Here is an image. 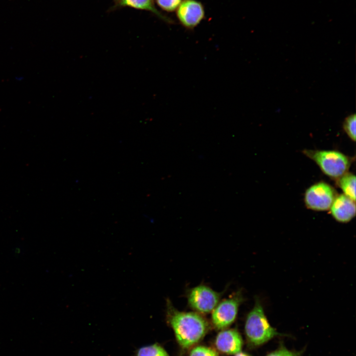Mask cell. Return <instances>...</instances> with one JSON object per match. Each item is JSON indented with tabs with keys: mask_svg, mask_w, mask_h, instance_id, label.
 <instances>
[{
	"mask_svg": "<svg viewBox=\"0 0 356 356\" xmlns=\"http://www.w3.org/2000/svg\"><path fill=\"white\" fill-rule=\"evenodd\" d=\"M118 6H128L132 8L149 11L162 20L169 23L173 21L161 13L155 6L154 0H118Z\"/></svg>",
	"mask_w": 356,
	"mask_h": 356,
	"instance_id": "cell-10",
	"label": "cell"
},
{
	"mask_svg": "<svg viewBox=\"0 0 356 356\" xmlns=\"http://www.w3.org/2000/svg\"><path fill=\"white\" fill-rule=\"evenodd\" d=\"M189 356H218V354L211 348L199 346L191 350Z\"/></svg>",
	"mask_w": 356,
	"mask_h": 356,
	"instance_id": "cell-15",
	"label": "cell"
},
{
	"mask_svg": "<svg viewBox=\"0 0 356 356\" xmlns=\"http://www.w3.org/2000/svg\"><path fill=\"white\" fill-rule=\"evenodd\" d=\"M299 353L290 351L285 348H280L267 356H299Z\"/></svg>",
	"mask_w": 356,
	"mask_h": 356,
	"instance_id": "cell-16",
	"label": "cell"
},
{
	"mask_svg": "<svg viewBox=\"0 0 356 356\" xmlns=\"http://www.w3.org/2000/svg\"><path fill=\"white\" fill-rule=\"evenodd\" d=\"M243 301L240 291L220 301L212 312V322L215 327L221 329L230 325L235 320L239 308Z\"/></svg>",
	"mask_w": 356,
	"mask_h": 356,
	"instance_id": "cell-5",
	"label": "cell"
},
{
	"mask_svg": "<svg viewBox=\"0 0 356 356\" xmlns=\"http://www.w3.org/2000/svg\"><path fill=\"white\" fill-rule=\"evenodd\" d=\"M338 185L344 194L356 201V177L354 175L346 173L338 181Z\"/></svg>",
	"mask_w": 356,
	"mask_h": 356,
	"instance_id": "cell-11",
	"label": "cell"
},
{
	"mask_svg": "<svg viewBox=\"0 0 356 356\" xmlns=\"http://www.w3.org/2000/svg\"><path fill=\"white\" fill-rule=\"evenodd\" d=\"M330 209L333 217L340 222H348L356 215L355 201L345 194L336 196Z\"/></svg>",
	"mask_w": 356,
	"mask_h": 356,
	"instance_id": "cell-9",
	"label": "cell"
},
{
	"mask_svg": "<svg viewBox=\"0 0 356 356\" xmlns=\"http://www.w3.org/2000/svg\"><path fill=\"white\" fill-rule=\"evenodd\" d=\"M136 356H169L166 350L160 345L154 344L144 346L136 352Z\"/></svg>",
	"mask_w": 356,
	"mask_h": 356,
	"instance_id": "cell-12",
	"label": "cell"
},
{
	"mask_svg": "<svg viewBox=\"0 0 356 356\" xmlns=\"http://www.w3.org/2000/svg\"><path fill=\"white\" fill-rule=\"evenodd\" d=\"M356 115L353 114L347 117L343 123L344 131L354 141L356 140Z\"/></svg>",
	"mask_w": 356,
	"mask_h": 356,
	"instance_id": "cell-13",
	"label": "cell"
},
{
	"mask_svg": "<svg viewBox=\"0 0 356 356\" xmlns=\"http://www.w3.org/2000/svg\"><path fill=\"white\" fill-rule=\"evenodd\" d=\"M176 15L184 27L192 29L204 19V7L200 1L196 0H183L176 10Z\"/></svg>",
	"mask_w": 356,
	"mask_h": 356,
	"instance_id": "cell-7",
	"label": "cell"
},
{
	"mask_svg": "<svg viewBox=\"0 0 356 356\" xmlns=\"http://www.w3.org/2000/svg\"><path fill=\"white\" fill-rule=\"evenodd\" d=\"M222 293L200 284L191 288L187 294L189 307L196 312L207 314L213 311L220 302Z\"/></svg>",
	"mask_w": 356,
	"mask_h": 356,
	"instance_id": "cell-4",
	"label": "cell"
},
{
	"mask_svg": "<svg viewBox=\"0 0 356 356\" xmlns=\"http://www.w3.org/2000/svg\"><path fill=\"white\" fill-rule=\"evenodd\" d=\"M304 152L316 162L325 174L332 178H339L347 173L350 165L348 157L339 151L305 150Z\"/></svg>",
	"mask_w": 356,
	"mask_h": 356,
	"instance_id": "cell-3",
	"label": "cell"
},
{
	"mask_svg": "<svg viewBox=\"0 0 356 356\" xmlns=\"http://www.w3.org/2000/svg\"><path fill=\"white\" fill-rule=\"evenodd\" d=\"M235 356H250L247 355L246 353L240 352L238 353L237 354H235Z\"/></svg>",
	"mask_w": 356,
	"mask_h": 356,
	"instance_id": "cell-17",
	"label": "cell"
},
{
	"mask_svg": "<svg viewBox=\"0 0 356 356\" xmlns=\"http://www.w3.org/2000/svg\"><path fill=\"white\" fill-rule=\"evenodd\" d=\"M245 331L248 340L255 346L262 345L278 334L268 322L258 298L247 316Z\"/></svg>",
	"mask_w": 356,
	"mask_h": 356,
	"instance_id": "cell-2",
	"label": "cell"
},
{
	"mask_svg": "<svg viewBox=\"0 0 356 356\" xmlns=\"http://www.w3.org/2000/svg\"><path fill=\"white\" fill-rule=\"evenodd\" d=\"M166 311L168 321L183 348H188L198 342L208 331V323L199 313L178 311L169 299L166 301Z\"/></svg>",
	"mask_w": 356,
	"mask_h": 356,
	"instance_id": "cell-1",
	"label": "cell"
},
{
	"mask_svg": "<svg viewBox=\"0 0 356 356\" xmlns=\"http://www.w3.org/2000/svg\"><path fill=\"white\" fill-rule=\"evenodd\" d=\"M336 197L335 191L330 185L320 182L311 186L307 190L305 201L310 209L325 211L330 208Z\"/></svg>",
	"mask_w": 356,
	"mask_h": 356,
	"instance_id": "cell-6",
	"label": "cell"
},
{
	"mask_svg": "<svg viewBox=\"0 0 356 356\" xmlns=\"http://www.w3.org/2000/svg\"><path fill=\"white\" fill-rule=\"evenodd\" d=\"M183 0H156L159 7L167 12L176 11Z\"/></svg>",
	"mask_w": 356,
	"mask_h": 356,
	"instance_id": "cell-14",
	"label": "cell"
},
{
	"mask_svg": "<svg viewBox=\"0 0 356 356\" xmlns=\"http://www.w3.org/2000/svg\"><path fill=\"white\" fill-rule=\"evenodd\" d=\"M215 345L217 349L224 354L235 355L241 352L243 340L236 329H226L217 335Z\"/></svg>",
	"mask_w": 356,
	"mask_h": 356,
	"instance_id": "cell-8",
	"label": "cell"
}]
</instances>
